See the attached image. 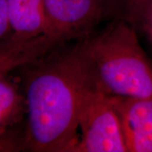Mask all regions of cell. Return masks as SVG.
<instances>
[{
	"label": "cell",
	"instance_id": "cell-1",
	"mask_svg": "<svg viewBox=\"0 0 152 152\" xmlns=\"http://www.w3.org/2000/svg\"><path fill=\"white\" fill-rule=\"evenodd\" d=\"M19 69L27 115L25 151L74 152L85 105L95 93L107 92L82 42L59 46Z\"/></svg>",
	"mask_w": 152,
	"mask_h": 152
},
{
	"label": "cell",
	"instance_id": "cell-2",
	"mask_svg": "<svg viewBox=\"0 0 152 152\" xmlns=\"http://www.w3.org/2000/svg\"><path fill=\"white\" fill-rule=\"evenodd\" d=\"M81 42L108 94L152 98V60L140 44L135 28L114 19Z\"/></svg>",
	"mask_w": 152,
	"mask_h": 152
},
{
	"label": "cell",
	"instance_id": "cell-3",
	"mask_svg": "<svg viewBox=\"0 0 152 152\" xmlns=\"http://www.w3.org/2000/svg\"><path fill=\"white\" fill-rule=\"evenodd\" d=\"M45 34L60 45L81 41L105 20L113 19L110 0H43Z\"/></svg>",
	"mask_w": 152,
	"mask_h": 152
},
{
	"label": "cell",
	"instance_id": "cell-4",
	"mask_svg": "<svg viewBox=\"0 0 152 152\" xmlns=\"http://www.w3.org/2000/svg\"><path fill=\"white\" fill-rule=\"evenodd\" d=\"M109 95L98 91L87 101L80 119L82 138L74 152L128 151L120 119Z\"/></svg>",
	"mask_w": 152,
	"mask_h": 152
},
{
	"label": "cell",
	"instance_id": "cell-5",
	"mask_svg": "<svg viewBox=\"0 0 152 152\" xmlns=\"http://www.w3.org/2000/svg\"><path fill=\"white\" fill-rule=\"evenodd\" d=\"M129 152H152V98L109 95Z\"/></svg>",
	"mask_w": 152,
	"mask_h": 152
},
{
	"label": "cell",
	"instance_id": "cell-6",
	"mask_svg": "<svg viewBox=\"0 0 152 152\" xmlns=\"http://www.w3.org/2000/svg\"><path fill=\"white\" fill-rule=\"evenodd\" d=\"M25 113L23 91L7 75H0V151H25L26 127H19Z\"/></svg>",
	"mask_w": 152,
	"mask_h": 152
},
{
	"label": "cell",
	"instance_id": "cell-7",
	"mask_svg": "<svg viewBox=\"0 0 152 152\" xmlns=\"http://www.w3.org/2000/svg\"><path fill=\"white\" fill-rule=\"evenodd\" d=\"M59 46L46 34L31 38L12 34L0 42V75L31 64Z\"/></svg>",
	"mask_w": 152,
	"mask_h": 152
},
{
	"label": "cell",
	"instance_id": "cell-8",
	"mask_svg": "<svg viewBox=\"0 0 152 152\" xmlns=\"http://www.w3.org/2000/svg\"><path fill=\"white\" fill-rule=\"evenodd\" d=\"M7 6L13 34L26 38L45 34L43 0H7Z\"/></svg>",
	"mask_w": 152,
	"mask_h": 152
},
{
	"label": "cell",
	"instance_id": "cell-9",
	"mask_svg": "<svg viewBox=\"0 0 152 152\" xmlns=\"http://www.w3.org/2000/svg\"><path fill=\"white\" fill-rule=\"evenodd\" d=\"M150 0H110L113 16L128 22L134 27L140 12Z\"/></svg>",
	"mask_w": 152,
	"mask_h": 152
},
{
	"label": "cell",
	"instance_id": "cell-10",
	"mask_svg": "<svg viewBox=\"0 0 152 152\" xmlns=\"http://www.w3.org/2000/svg\"><path fill=\"white\" fill-rule=\"evenodd\" d=\"M134 27L144 33L152 43V0L147 3L140 12Z\"/></svg>",
	"mask_w": 152,
	"mask_h": 152
},
{
	"label": "cell",
	"instance_id": "cell-11",
	"mask_svg": "<svg viewBox=\"0 0 152 152\" xmlns=\"http://www.w3.org/2000/svg\"><path fill=\"white\" fill-rule=\"evenodd\" d=\"M13 31L10 26L7 0H0V42L12 36Z\"/></svg>",
	"mask_w": 152,
	"mask_h": 152
}]
</instances>
